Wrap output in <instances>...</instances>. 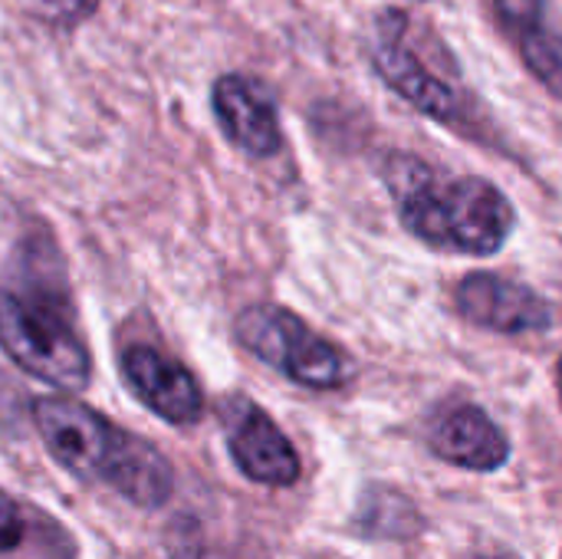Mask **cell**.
Listing matches in <instances>:
<instances>
[{
  "instance_id": "obj_4",
  "label": "cell",
  "mask_w": 562,
  "mask_h": 559,
  "mask_svg": "<svg viewBox=\"0 0 562 559\" xmlns=\"http://www.w3.org/2000/svg\"><path fill=\"white\" fill-rule=\"evenodd\" d=\"M234 333L247 353L306 389H342L356 372L346 353L277 303L247 306L237 316Z\"/></svg>"
},
{
  "instance_id": "obj_12",
  "label": "cell",
  "mask_w": 562,
  "mask_h": 559,
  "mask_svg": "<svg viewBox=\"0 0 562 559\" xmlns=\"http://www.w3.org/2000/svg\"><path fill=\"white\" fill-rule=\"evenodd\" d=\"M356 527L362 537H412L422 527V514L415 511V504L389 488H372L366 491L359 514H356Z\"/></svg>"
},
{
  "instance_id": "obj_14",
  "label": "cell",
  "mask_w": 562,
  "mask_h": 559,
  "mask_svg": "<svg viewBox=\"0 0 562 559\" xmlns=\"http://www.w3.org/2000/svg\"><path fill=\"white\" fill-rule=\"evenodd\" d=\"M49 7L53 16H63V20H76V16H86L89 10H95L99 0H40Z\"/></svg>"
},
{
  "instance_id": "obj_10",
  "label": "cell",
  "mask_w": 562,
  "mask_h": 559,
  "mask_svg": "<svg viewBox=\"0 0 562 559\" xmlns=\"http://www.w3.org/2000/svg\"><path fill=\"white\" fill-rule=\"evenodd\" d=\"M435 458L464 468V471H501L510 461V441L501 425L477 405H451L445 409L428 435Z\"/></svg>"
},
{
  "instance_id": "obj_3",
  "label": "cell",
  "mask_w": 562,
  "mask_h": 559,
  "mask_svg": "<svg viewBox=\"0 0 562 559\" xmlns=\"http://www.w3.org/2000/svg\"><path fill=\"white\" fill-rule=\"evenodd\" d=\"M0 346L33 379L79 392L89 385V353L72 323V303L46 283L0 290Z\"/></svg>"
},
{
  "instance_id": "obj_17",
  "label": "cell",
  "mask_w": 562,
  "mask_h": 559,
  "mask_svg": "<svg viewBox=\"0 0 562 559\" xmlns=\"http://www.w3.org/2000/svg\"><path fill=\"white\" fill-rule=\"evenodd\" d=\"M560 395H562V379H560Z\"/></svg>"
},
{
  "instance_id": "obj_13",
  "label": "cell",
  "mask_w": 562,
  "mask_h": 559,
  "mask_svg": "<svg viewBox=\"0 0 562 559\" xmlns=\"http://www.w3.org/2000/svg\"><path fill=\"white\" fill-rule=\"evenodd\" d=\"M43 514L30 511L26 504H20L16 497H10L7 491H0V559L20 554L30 537H33V524Z\"/></svg>"
},
{
  "instance_id": "obj_5",
  "label": "cell",
  "mask_w": 562,
  "mask_h": 559,
  "mask_svg": "<svg viewBox=\"0 0 562 559\" xmlns=\"http://www.w3.org/2000/svg\"><path fill=\"white\" fill-rule=\"evenodd\" d=\"M372 63L379 76L389 82L392 92H398L408 105H415L422 115L458 125L461 122V96L451 82H445L408 43V16L405 13H382L372 46Z\"/></svg>"
},
{
  "instance_id": "obj_9",
  "label": "cell",
  "mask_w": 562,
  "mask_h": 559,
  "mask_svg": "<svg viewBox=\"0 0 562 559\" xmlns=\"http://www.w3.org/2000/svg\"><path fill=\"white\" fill-rule=\"evenodd\" d=\"M214 115L224 135L247 155L270 158L283 145L277 102L267 92V86L250 76L231 72L214 82Z\"/></svg>"
},
{
  "instance_id": "obj_16",
  "label": "cell",
  "mask_w": 562,
  "mask_h": 559,
  "mask_svg": "<svg viewBox=\"0 0 562 559\" xmlns=\"http://www.w3.org/2000/svg\"><path fill=\"white\" fill-rule=\"evenodd\" d=\"M560 379H562V359H560Z\"/></svg>"
},
{
  "instance_id": "obj_8",
  "label": "cell",
  "mask_w": 562,
  "mask_h": 559,
  "mask_svg": "<svg viewBox=\"0 0 562 559\" xmlns=\"http://www.w3.org/2000/svg\"><path fill=\"white\" fill-rule=\"evenodd\" d=\"M122 372H125L128 389L158 418L171 425H194L204 415L201 385L178 359L151 346H132L122 353Z\"/></svg>"
},
{
  "instance_id": "obj_11",
  "label": "cell",
  "mask_w": 562,
  "mask_h": 559,
  "mask_svg": "<svg viewBox=\"0 0 562 559\" xmlns=\"http://www.w3.org/2000/svg\"><path fill=\"white\" fill-rule=\"evenodd\" d=\"M517 49H520V59L524 66L533 72V79L550 92L562 99V33H557L550 23H547V13L537 16V20H527L520 26H514L507 33Z\"/></svg>"
},
{
  "instance_id": "obj_15",
  "label": "cell",
  "mask_w": 562,
  "mask_h": 559,
  "mask_svg": "<svg viewBox=\"0 0 562 559\" xmlns=\"http://www.w3.org/2000/svg\"><path fill=\"white\" fill-rule=\"evenodd\" d=\"M471 559H520V557H514V554H477V557H471Z\"/></svg>"
},
{
  "instance_id": "obj_1",
  "label": "cell",
  "mask_w": 562,
  "mask_h": 559,
  "mask_svg": "<svg viewBox=\"0 0 562 559\" xmlns=\"http://www.w3.org/2000/svg\"><path fill=\"white\" fill-rule=\"evenodd\" d=\"M385 181L398 204L402 227L431 250L494 257L517 227L514 201L487 178H445L415 155H389Z\"/></svg>"
},
{
  "instance_id": "obj_2",
  "label": "cell",
  "mask_w": 562,
  "mask_h": 559,
  "mask_svg": "<svg viewBox=\"0 0 562 559\" xmlns=\"http://www.w3.org/2000/svg\"><path fill=\"white\" fill-rule=\"evenodd\" d=\"M33 425L46 451L76 478L109 484L135 507H161L175 491V471L145 438L122 432L72 399H36Z\"/></svg>"
},
{
  "instance_id": "obj_7",
  "label": "cell",
  "mask_w": 562,
  "mask_h": 559,
  "mask_svg": "<svg viewBox=\"0 0 562 559\" xmlns=\"http://www.w3.org/2000/svg\"><path fill=\"white\" fill-rule=\"evenodd\" d=\"M454 303L468 323L501 336L543 333L553 323V306L533 287L501 273H468L454 290Z\"/></svg>"
},
{
  "instance_id": "obj_6",
  "label": "cell",
  "mask_w": 562,
  "mask_h": 559,
  "mask_svg": "<svg viewBox=\"0 0 562 559\" xmlns=\"http://www.w3.org/2000/svg\"><path fill=\"white\" fill-rule=\"evenodd\" d=\"M224 432L234 465L263 488H293L300 481V455L280 425L247 395L224 402Z\"/></svg>"
}]
</instances>
